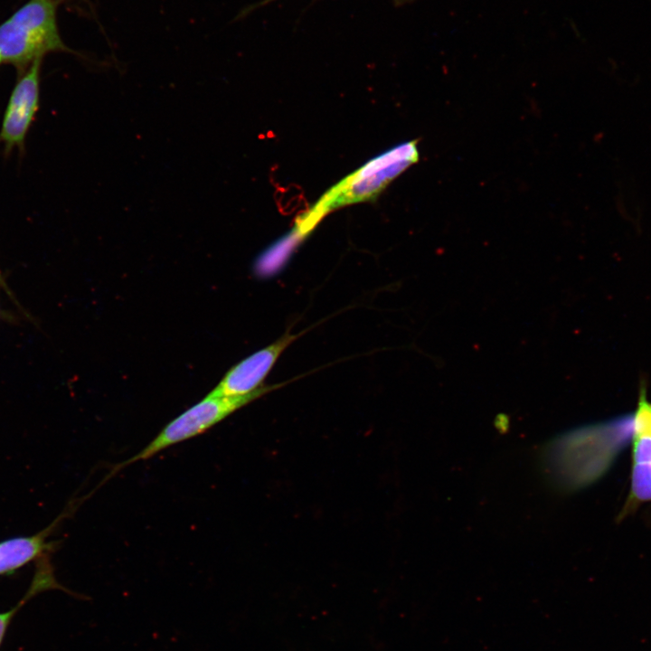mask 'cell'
<instances>
[{"instance_id":"6da1fadb","label":"cell","mask_w":651,"mask_h":651,"mask_svg":"<svg viewBox=\"0 0 651 651\" xmlns=\"http://www.w3.org/2000/svg\"><path fill=\"white\" fill-rule=\"evenodd\" d=\"M632 436L633 415L571 429L547 445L543 469L560 489H581L609 469Z\"/></svg>"},{"instance_id":"7a4b0ae2","label":"cell","mask_w":651,"mask_h":651,"mask_svg":"<svg viewBox=\"0 0 651 651\" xmlns=\"http://www.w3.org/2000/svg\"><path fill=\"white\" fill-rule=\"evenodd\" d=\"M59 0H29L0 24V56L20 72L54 52H71L61 40Z\"/></svg>"},{"instance_id":"3957f363","label":"cell","mask_w":651,"mask_h":651,"mask_svg":"<svg viewBox=\"0 0 651 651\" xmlns=\"http://www.w3.org/2000/svg\"><path fill=\"white\" fill-rule=\"evenodd\" d=\"M418 160L416 141L394 146L371 159L327 191L304 215L305 220L314 227L332 209L374 199L395 177Z\"/></svg>"},{"instance_id":"277c9868","label":"cell","mask_w":651,"mask_h":651,"mask_svg":"<svg viewBox=\"0 0 651 651\" xmlns=\"http://www.w3.org/2000/svg\"><path fill=\"white\" fill-rule=\"evenodd\" d=\"M274 388L276 387H260L242 396H213L208 393L202 401L171 420L139 452L118 464L112 469L111 475L126 466L146 460L165 448L205 432L235 410Z\"/></svg>"},{"instance_id":"5b68a950","label":"cell","mask_w":651,"mask_h":651,"mask_svg":"<svg viewBox=\"0 0 651 651\" xmlns=\"http://www.w3.org/2000/svg\"><path fill=\"white\" fill-rule=\"evenodd\" d=\"M42 60L20 72L8 100L0 129V143L9 153L23 149L27 132L39 108L40 73Z\"/></svg>"},{"instance_id":"8992f818","label":"cell","mask_w":651,"mask_h":651,"mask_svg":"<svg viewBox=\"0 0 651 651\" xmlns=\"http://www.w3.org/2000/svg\"><path fill=\"white\" fill-rule=\"evenodd\" d=\"M297 335L286 334L278 340L231 367L212 390L213 396H242L260 388L280 354Z\"/></svg>"},{"instance_id":"52a82bcc","label":"cell","mask_w":651,"mask_h":651,"mask_svg":"<svg viewBox=\"0 0 651 651\" xmlns=\"http://www.w3.org/2000/svg\"><path fill=\"white\" fill-rule=\"evenodd\" d=\"M67 513H62L50 525L29 536H16L0 542V576L9 575L29 562L49 555L55 542L48 537Z\"/></svg>"},{"instance_id":"ba28073f","label":"cell","mask_w":651,"mask_h":651,"mask_svg":"<svg viewBox=\"0 0 651 651\" xmlns=\"http://www.w3.org/2000/svg\"><path fill=\"white\" fill-rule=\"evenodd\" d=\"M53 589H59L63 591L67 590L66 588L56 580L51 562H38L31 585L23 599H20V601L11 609L0 612V646L11 621L17 611L36 594Z\"/></svg>"},{"instance_id":"9c48e42d","label":"cell","mask_w":651,"mask_h":651,"mask_svg":"<svg viewBox=\"0 0 651 651\" xmlns=\"http://www.w3.org/2000/svg\"><path fill=\"white\" fill-rule=\"evenodd\" d=\"M644 503H651V462L632 463L629 494L618 519L633 514Z\"/></svg>"},{"instance_id":"30bf717a","label":"cell","mask_w":651,"mask_h":651,"mask_svg":"<svg viewBox=\"0 0 651 651\" xmlns=\"http://www.w3.org/2000/svg\"><path fill=\"white\" fill-rule=\"evenodd\" d=\"M633 431L651 435V403L646 400L645 389L640 392L637 409L633 415Z\"/></svg>"},{"instance_id":"8fae6325","label":"cell","mask_w":651,"mask_h":651,"mask_svg":"<svg viewBox=\"0 0 651 651\" xmlns=\"http://www.w3.org/2000/svg\"><path fill=\"white\" fill-rule=\"evenodd\" d=\"M0 286H1V287L3 288V289L10 296V297L13 298V295H12L10 289L8 288L7 285H6V282H5V278H4V276H3L2 272H1V270H0Z\"/></svg>"},{"instance_id":"7c38bea8","label":"cell","mask_w":651,"mask_h":651,"mask_svg":"<svg viewBox=\"0 0 651 651\" xmlns=\"http://www.w3.org/2000/svg\"><path fill=\"white\" fill-rule=\"evenodd\" d=\"M272 1H275V0H264L261 4H259V5H263L272 2Z\"/></svg>"},{"instance_id":"4fadbf2b","label":"cell","mask_w":651,"mask_h":651,"mask_svg":"<svg viewBox=\"0 0 651 651\" xmlns=\"http://www.w3.org/2000/svg\"><path fill=\"white\" fill-rule=\"evenodd\" d=\"M2 62H3V61H2V58H1V56H0V64H1Z\"/></svg>"}]
</instances>
